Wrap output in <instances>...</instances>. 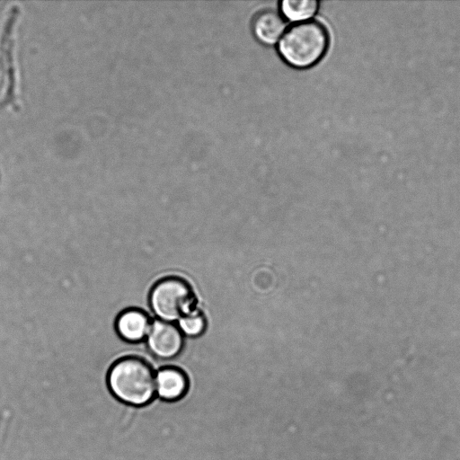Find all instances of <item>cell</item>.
I'll return each instance as SVG.
<instances>
[{
  "mask_svg": "<svg viewBox=\"0 0 460 460\" xmlns=\"http://www.w3.org/2000/svg\"><path fill=\"white\" fill-rule=\"evenodd\" d=\"M107 386L119 402L134 407L150 404L155 393V372L144 358L127 356L116 360L107 373Z\"/></svg>",
  "mask_w": 460,
  "mask_h": 460,
  "instance_id": "cell-1",
  "label": "cell"
},
{
  "mask_svg": "<svg viewBox=\"0 0 460 460\" xmlns=\"http://www.w3.org/2000/svg\"><path fill=\"white\" fill-rule=\"evenodd\" d=\"M330 42L323 24L316 21L296 22L288 27L278 42L281 58L295 68L316 65L326 54Z\"/></svg>",
  "mask_w": 460,
  "mask_h": 460,
  "instance_id": "cell-2",
  "label": "cell"
},
{
  "mask_svg": "<svg viewBox=\"0 0 460 460\" xmlns=\"http://www.w3.org/2000/svg\"><path fill=\"white\" fill-rule=\"evenodd\" d=\"M195 299L190 286L170 276L158 280L150 290L149 305L159 320L172 323L193 311Z\"/></svg>",
  "mask_w": 460,
  "mask_h": 460,
  "instance_id": "cell-3",
  "label": "cell"
},
{
  "mask_svg": "<svg viewBox=\"0 0 460 460\" xmlns=\"http://www.w3.org/2000/svg\"><path fill=\"white\" fill-rule=\"evenodd\" d=\"M146 343L154 356L161 359H171L181 351L183 336L177 325L156 319L152 322Z\"/></svg>",
  "mask_w": 460,
  "mask_h": 460,
  "instance_id": "cell-4",
  "label": "cell"
},
{
  "mask_svg": "<svg viewBox=\"0 0 460 460\" xmlns=\"http://www.w3.org/2000/svg\"><path fill=\"white\" fill-rule=\"evenodd\" d=\"M189 387L187 374L177 367H163L155 373L156 396L164 402L180 401L187 394Z\"/></svg>",
  "mask_w": 460,
  "mask_h": 460,
  "instance_id": "cell-5",
  "label": "cell"
},
{
  "mask_svg": "<svg viewBox=\"0 0 460 460\" xmlns=\"http://www.w3.org/2000/svg\"><path fill=\"white\" fill-rule=\"evenodd\" d=\"M146 312L140 308H128L119 314L115 321L118 335L128 342H139L146 339L152 325Z\"/></svg>",
  "mask_w": 460,
  "mask_h": 460,
  "instance_id": "cell-6",
  "label": "cell"
},
{
  "mask_svg": "<svg viewBox=\"0 0 460 460\" xmlns=\"http://www.w3.org/2000/svg\"><path fill=\"white\" fill-rule=\"evenodd\" d=\"M252 30L261 43L273 45L280 40L287 30L286 19L275 10H263L254 16Z\"/></svg>",
  "mask_w": 460,
  "mask_h": 460,
  "instance_id": "cell-7",
  "label": "cell"
},
{
  "mask_svg": "<svg viewBox=\"0 0 460 460\" xmlns=\"http://www.w3.org/2000/svg\"><path fill=\"white\" fill-rule=\"evenodd\" d=\"M18 8L14 6L8 16L6 21L4 31L2 38V59H3V71L4 78L6 79V95L7 98H13L14 88V71L12 57V31L14 20L17 14Z\"/></svg>",
  "mask_w": 460,
  "mask_h": 460,
  "instance_id": "cell-8",
  "label": "cell"
},
{
  "mask_svg": "<svg viewBox=\"0 0 460 460\" xmlns=\"http://www.w3.org/2000/svg\"><path fill=\"white\" fill-rule=\"evenodd\" d=\"M316 0H283L280 3L282 16L295 23L309 21L319 9Z\"/></svg>",
  "mask_w": 460,
  "mask_h": 460,
  "instance_id": "cell-9",
  "label": "cell"
},
{
  "mask_svg": "<svg viewBox=\"0 0 460 460\" xmlns=\"http://www.w3.org/2000/svg\"><path fill=\"white\" fill-rule=\"evenodd\" d=\"M178 327L181 333L195 337L203 332L206 322L199 312L193 310L178 320Z\"/></svg>",
  "mask_w": 460,
  "mask_h": 460,
  "instance_id": "cell-10",
  "label": "cell"
}]
</instances>
